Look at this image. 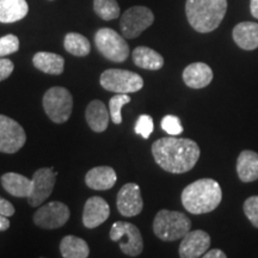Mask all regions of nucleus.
Returning a JSON list of instances; mask_svg holds the SVG:
<instances>
[{"instance_id": "nucleus-12", "label": "nucleus", "mask_w": 258, "mask_h": 258, "mask_svg": "<svg viewBox=\"0 0 258 258\" xmlns=\"http://www.w3.org/2000/svg\"><path fill=\"white\" fill-rule=\"evenodd\" d=\"M70 208L62 202L53 201L42 206L34 214V222L44 230H54L62 227L69 221Z\"/></svg>"}, {"instance_id": "nucleus-5", "label": "nucleus", "mask_w": 258, "mask_h": 258, "mask_svg": "<svg viewBox=\"0 0 258 258\" xmlns=\"http://www.w3.org/2000/svg\"><path fill=\"white\" fill-rule=\"evenodd\" d=\"M42 104L51 121L55 123H63L72 114L73 97L67 89L54 86L44 93Z\"/></svg>"}, {"instance_id": "nucleus-28", "label": "nucleus", "mask_w": 258, "mask_h": 258, "mask_svg": "<svg viewBox=\"0 0 258 258\" xmlns=\"http://www.w3.org/2000/svg\"><path fill=\"white\" fill-rule=\"evenodd\" d=\"M131 101L132 99L128 93H117L109 99V112H110L111 121L115 124L122 123V106Z\"/></svg>"}, {"instance_id": "nucleus-26", "label": "nucleus", "mask_w": 258, "mask_h": 258, "mask_svg": "<svg viewBox=\"0 0 258 258\" xmlns=\"http://www.w3.org/2000/svg\"><path fill=\"white\" fill-rule=\"evenodd\" d=\"M64 49L74 56H86L91 51V44L85 36L78 32H70L64 36Z\"/></svg>"}, {"instance_id": "nucleus-21", "label": "nucleus", "mask_w": 258, "mask_h": 258, "mask_svg": "<svg viewBox=\"0 0 258 258\" xmlns=\"http://www.w3.org/2000/svg\"><path fill=\"white\" fill-rule=\"evenodd\" d=\"M2 185L15 198H28L31 190V179L16 172H8L2 176Z\"/></svg>"}, {"instance_id": "nucleus-31", "label": "nucleus", "mask_w": 258, "mask_h": 258, "mask_svg": "<svg viewBox=\"0 0 258 258\" xmlns=\"http://www.w3.org/2000/svg\"><path fill=\"white\" fill-rule=\"evenodd\" d=\"M153 118L150 115H140L137 123H135V133L138 135H141L144 139H148L150 135L153 133Z\"/></svg>"}, {"instance_id": "nucleus-19", "label": "nucleus", "mask_w": 258, "mask_h": 258, "mask_svg": "<svg viewBox=\"0 0 258 258\" xmlns=\"http://www.w3.org/2000/svg\"><path fill=\"white\" fill-rule=\"evenodd\" d=\"M86 122H88L89 127L96 133H102L108 128L109 120H110V112L104 103L98 99L91 101L89 103L88 108L85 111Z\"/></svg>"}, {"instance_id": "nucleus-18", "label": "nucleus", "mask_w": 258, "mask_h": 258, "mask_svg": "<svg viewBox=\"0 0 258 258\" xmlns=\"http://www.w3.org/2000/svg\"><path fill=\"white\" fill-rule=\"evenodd\" d=\"M232 36L238 47L244 50H253L258 48V24L253 22H241L237 24Z\"/></svg>"}, {"instance_id": "nucleus-2", "label": "nucleus", "mask_w": 258, "mask_h": 258, "mask_svg": "<svg viewBox=\"0 0 258 258\" xmlns=\"http://www.w3.org/2000/svg\"><path fill=\"white\" fill-rule=\"evenodd\" d=\"M183 207L190 214H207L217 209L222 200L221 186L217 180L202 178L186 185L182 191Z\"/></svg>"}, {"instance_id": "nucleus-27", "label": "nucleus", "mask_w": 258, "mask_h": 258, "mask_svg": "<svg viewBox=\"0 0 258 258\" xmlns=\"http://www.w3.org/2000/svg\"><path fill=\"white\" fill-rule=\"evenodd\" d=\"M93 10L103 21H112L120 16V6L116 0H93Z\"/></svg>"}, {"instance_id": "nucleus-23", "label": "nucleus", "mask_w": 258, "mask_h": 258, "mask_svg": "<svg viewBox=\"0 0 258 258\" xmlns=\"http://www.w3.org/2000/svg\"><path fill=\"white\" fill-rule=\"evenodd\" d=\"M25 0H0V23H15L28 15Z\"/></svg>"}, {"instance_id": "nucleus-35", "label": "nucleus", "mask_w": 258, "mask_h": 258, "mask_svg": "<svg viewBox=\"0 0 258 258\" xmlns=\"http://www.w3.org/2000/svg\"><path fill=\"white\" fill-rule=\"evenodd\" d=\"M202 257H205V258H226L227 256H226V253L224 252V251H221L219 249H213V250H208Z\"/></svg>"}, {"instance_id": "nucleus-14", "label": "nucleus", "mask_w": 258, "mask_h": 258, "mask_svg": "<svg viewBox=\"0 0 258 258\" xmlns=\"http://www.w3.org/2000/svg\"><path fill=\"white\" fill-rule=\"evenodd\" d=\"M211 246V237L207 232L202 230L189 231L182 238L179 245V257L198 258L202 257Z\"/></svg>"}, {"instance_id": "nucleus-13", "label": "nucleus", "mask_w": 258, "mask_h": 258, "mask_svg": "<svg viewBox=\"0 0 258 258\" xmlns=\"http://www.w3.org/2000/svg\"><path fill=\"white\" fill-rule=\"evenodd\" d=\"M117 211L125 218H133L140 214L144 208L140 186L137 183H127L120 189L116 199Z\"/></svg>"}, {"instance_id": "nucleus-16", "label": "nucleus", "mask_w": 258, "mask_h": 258, "mask_svg": "<svg viewBox=\"0 0 258 258\" xmlns=\"http://www.w3.org/2000/svg\"><path fill=\"white\" fill-rule=\"evenodd\" d=\"M183 82L190 89H203L213 80V71L207 63L194 62L183 71Z\"/></svg>"}, {"instance_id": "nucleus-11", "label": "nucleus", "mask_w": 258, "mask_h": 258, "mask_svg": "<svg viewBox=\"0 0 258 258\" xmlns=\"http://www.w3.org/2000/svg\"><path fill=\"white\" fill-rule=\"evenodd\" d=\"M56 175L51 167H41L31 178V190L28 202L31 207H38L49 198L55 185Z\"/></svg>"}, {"instance_id": "nucleus-25", "label": "nucleus", "mask_w": 258, "mask_h": 258, "mask_svg": "<svg viewBox=\"0 0 258 258\" xmlns=\"http://www.w3.org/2000/svg\"><path fill=\"white\" fill-rule=\"evenodd\" d=\"M60 252L64 258H86L90 254V247L82 238L66 235L60 243Z\"/></svg>"}, {"instance_id": "nucleus-4", "label": "nucleus", "mask_w": 258, "mask_h": 258, "mask_svg": "<svg viewBox=\"0 0 258 258\" xmlns=\"http://www.w3.org/2000/svg\"><path fill=\"white\" fill-rule=\"evenodd\" d=\"M191 228V221L184 213L161 209L153 220L154 234L163 241L182 239Z\"/></svg>"}, {"instance_id": "nucleus-1", "label": "nucleus", "mask_w": 258, "mask_h": 258, "mask_svg": "<svg viewBox=\"0 0 258 258\" xmlns=\"http://www.w3.org/2000/svg\"><path fill=\"white\" fill-rule=\"evenodd\" d=\"M152 154L156 163L170 173H185L198 163L199 145L188 138L167 137L158 139L152 145Z\"/></svg>"}, {"instance_id": "nucleus-17", "label": "nucleus", "mask_w": 258, "mask_h": 258, "mask_svg": "<svg viewBox=\"0 0 258 258\" xmlns=\"http://www.w3.org/2000/svg\"><path fill=\"white\" fill-rule=\"evenodd\" d=\"M117 175L110 166L93 167L86 173L85 183L90 189L109 190L116 184Z\"/></svg>"}, {"instance_id": "nucleus-36", "label": "nucleus", "mask_w": 258, "mask_h": 258, "mask_svg": "<svg viewBox=\"0 0 258 258\" xmlns=\"http://www.w3.org/2000/svg\"><path fill=\"white\" fill-rule=\"evenodd\" d=\"M10 228V220L8 217L0 214V232L8 231Z\"/></svg>"}, {"instance_id": "nucleus-24", "label": "nucleus", "mask_w": 258, "mask_h": 258, "mask_svg": "<svg viewBox=\"0 0 258 258\" xmlns=\"http://www.w3.org/2000/svg\"><path fill=\"white\" fill-rule=\"evenodd\" d=\"M135 66L148 71H158L164 66V57L148 47H137L132 54Z\"/></svg>"}, {"instance_id": "nucleus-30", "label": "nucleus", "mask_w": 258, "mask_h": 258, "mask_svg": "<svg viewBox=\"0 0 258 258\" xmlns=\"http://www.w3.org/2000/svg\"><path fill=\"white\" fill-rule=\"evenodd\" d=\"M19 49V40L16 35H6L0 37V57L14 54Z\"/></svg>"}, {"instance_id": "nucleus-37", "label": "nucleus", "mask_w": 258, "mask_h": 258, "mask_svg": "<svg viewBox=\"0 0 258 258\" xmlns=\"http://www.w3.org/2000/svg\"><path fill=\"white\" fill-rule=\"evenodd\" d=\"M250 11H251V15H252L254 18L258 19V0H251Z\"/></svg>"}, {"instance_id": "nucleus-6", "label": "nucleus", "mask_w": 258, "mask_h": 258, "mask_svg": "<svg viewBox=\"0 0 258 258\" xmlns=\"http://www.w3.org/2000/svg\"><path fill=\"white\" fill-rule=\"evenodd\" d=\"M99 83L106 91L116 93H134L144 88V79L140 74L120 69L104 71Z\"/></svg>"}, {"instance_id": "nucleus-29", "label": "nucleus", "mask_w": 258, "mask_h": 258, "mask_svg": "<svg viewBox=\"0 0 258 258\" xmlns=\"http://www.w3.org/2000/svg\"><path fill=\"white\" fill-rule=\"evenodd\" d=\"M161 128L164 132L171 137H178L183 133V125L180 123V120L175 115H166L161 120Z\"/></svg>"}, {"instance_id": "nucleus-34", "label": "nucleus", "mask_w": 258, "mask_h": 258, "mask_svg": "<svg viewBox=\"0 0 258 258\" xmlns=\"http://www.w3.org/2000/svg\"><path fill=\"white\" fill-rule=\"evenodd\" d=\"M0 214L5 215V217H12L15 214V207L11 202L8 200L3 199L0 196Z\"/></svg>"}, {"instance_id": "nucleus-9", "label": "nucleus", "mask_w": 258, "mask_h": 258, "mask_svg": "<svg viewBox=\"0 0 258 258\" xmlns=\"http://www.w3.org/2000/svg\"><path fill=\"white\" fill-rule=\"evenodd\" d=\"M154 22V15L146 6H133L121 16L120 28L125 38L140 36Z\"/></svg>"}, {"instance_id": "nucleus-3", "label": "nucleus", "mask_w": 258, "mask_h": 258, "mask_svg": "<svg viewBox=\"0 0 258 258\" xmlns=\"http://www.w3.org/2000/svg\"><path fill=\"white\" fill-rule=\"evenodd\" d=\"M227 0H186L185 15L194 30L207 34L221 24Z\"/></svg>"}, {"instance_id": "nucleus-7", "label": "nucleus", "mask_w": 258, "mask_h": 258, "mask_svg": "<svg viewBox=\"0 0 258 258\" xmlns=\"http://www.w3.org/2000/svg\"><path fill=\"white\" fill-rule=\"evenodd\" d=\"M97 49L105 59L112 62H123L129 56V47L124 37L110 28H102L96 32Z\"/></svg>"}, {"instance_id": "nucleus-20", "label": "nucleus", "mask_w": 258, "mask_h": 258, "mask_svg": "<svg viewBox=\"0 0 258 258\" xmlns=\"http://www.w3.org/2000/svg\"><path fill=\"white\" fill-rule=\"evenodd\" d=\"M237 173L241 182L250 183L258 179V153L245 150L238 156Z\"/></svg>"}, {"instance_id": "nucleus-32", "label": "nucleus", "mask_w": 258, "mask_h": 258, "mask_svg": "<svg viewBox=\"0 0 258 258\" xmlns=\"http://www.w3.org/2000/svg\"><path fill=\"white\" fill-rule=\"evenodd\" d=\"M244 213L252 226L258 228V196H250L244 202Z\"/></svg>"}, {"instance_id": "nucleus-10", "label": "nucleus", "mask_w": 258, "mask_h": 258, "mask_svg": "<svg viewBox=\"0 0 258 258\" xmlns=\"http://www.w3.org/2000/svg\"><path fill=\"white\" fill-rule=\"evenodd\" d=\"M27 134L17 121L0 114V152L14 154L25 145Z\"/></svg>"}, {"instance_id": "nucleus-15", "label": "nucleus", "mask_w": 258, "mask_h": 258, "mask_svg": "<svg viewBox=\"0 0 258 258\" xmlns=\"http://www.w3.org/2000/svg\"><path fill=\"white\" fill-rule=\"evenodd\" d=\"M110 207L104 199L92 196L85 202L83 211V224L88 228H96L108 220Z\"/></svg>"}, {"instance_id": "nucleus-8", "label": "nucleus", "mask_w": 258, "mask_h": 258, "mask_svg": "<svg viewBox=\"0 0 258 258\" xmlns=\"http://www.w3.org/2000/svg\"><path fill=\"white\" fill-rule=\"evenodd\" d=\"M110 239L118 243L121 251L127 256L138 257L144 250L143 235L137 226L131 222H114L110 230Z\"/></svg>"}, {"instance_id": "nucleus-33", "label": "nucleus", "mask_w": 258, "mask_h": 258, "mask_svg": "<svg viewBox=\"0 0 258 258\" xmlns=\"http://www.w3.org/2000/svg\"><path fill=\"white\" fill-rule=\"evenodd\" d=\"M15 66L11 60L5 59V57H0V82L8 79L14 72Z\"/></svg>"}, {"instance_id": "nucleus-22", "label": "nucleus", "mask_w": 258, "mask_h": 258, "mask_svg": "<svg viewBox=\"0 0 258 258\" xmlns=\"http://www.w3.org/2000/svg\"><path fill=\"white\" fill-rule=\"evenodd\" d=\"M32 63L41 72L54 74V76H59L64 69L63 57L49 51H38L32 57Z\"/></svg>"}]
</instances>
